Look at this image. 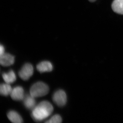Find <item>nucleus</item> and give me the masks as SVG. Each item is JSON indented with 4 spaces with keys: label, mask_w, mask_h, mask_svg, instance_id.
<instances>
[{
    "label": "nucleus",
    "mask_w": 123,
    "mask_h": 123,
    "mask_svg": "<svg viewBox=\"0 0 123 123\" xmlns=\"http://www.w3.org/2000/svg\"><path fill=\"white\" fill-rule=\"evenodd\" d=\"M53 110L54 108L50 102L42 101L33 108L31 116L35 121L40 122L49 116Z\"/></svg>",
    "instance_id": "f257e3e1"
},
{
    "label": "nucleus",
    "mask_w": 123,
    "mask_h": 123,
    "mask_svg": "<svg viewBox=\"0 0 123 123\" xmlns=\"http://www.w3.org/2000/svg\"><path fill=\"white\" fill-rule=\"evenodd\" d=\"M53 100L57 106L62 107L66 104L67 97L66 94L62 90H59L55 92L53 96Z\"/></svg>",
    "instance_id": "7ed1b4c3"
},
{
    "label": "nucleus",
    "mask_w": 123,
    "mask_h": 123,
    "mask_svg": "<svg viewBox=\"0 0 123 123\" xmlns=\"http://www.w3.org/2000/svg\"><path fill=\"white\" fill-rule=\"evenodd\" d=\"M62 121V119L61 116L58 114H56L45 122L47 123H60Z\"/></svg>",
    "instance_id": "ddd939ff"
},
{
    "label": "nucleus",
    "mask_w": 123,
    "mask_h": 123,
    "mask_svg": "<svg viewBox=\"0 0 123 123\" xmlns=\"http://www.w3.org/2000/svg\"><path fill=\"white\" fill-rule=\"evenodd\" d=\"M7 116L9 120L14 123H21L23 122L22 117L16 111L11 110L7 113Z\"/></svg>",
    "instance_id": "6e6552de"
},
{
    "label": "nucleus",
    "mask_w": 123,
    "mask_h": 123,
    "mask_svg": "<svg viewBox=\"0 0 123 123\" xmlns=\"http://www.w3.org/2000/svg\"><path fill=\"white\" fill-rule=\"evenodd\" d=\"M11 96L14 100L20 101L23 100L25 98L23 88L20 86L14 87L12 90Z\"/></svg>",
    "instance_id": "39448f33"
},
{
    "label": "nucleus",
    "mask_w": 123,
    "mask_h": 123,
    "mask_svg": "<svg viewBox=\"0 0 123 123\" xmlns=\"http://www.w3.org/2000/svg\"><path fill=\"white\" fill-rule=\"evenodd\" d=\"M4 52H5V48H4V47L3 45H1L0 46V55L4 54L5 53Z\"/></svg>",
    "instance_id": "4468645a"
},
{
    "label": "nucleus",
    "mask_w": 123,
    "mask_h": 123,
    "mask_svg": "<svg viewBox=\"0 0 123 123\" xmlns=\"http://www.w3.org/2000/svg\"><path fill=\"white\" fill-rule=\"evenodd\" d=\"M12 87L9 84H2L0 86V93L2 95L7 96L11 94L12 92Z\"/></svg>",
    "instance_id": "f8f14e48"
},
{
    "label": "nucleus",
    "mask_w": 123,
    "mask_h": 123,
    "mask_svg": "<svg viewBox=\"0 0 123 123\" xmlns=\"http://www.w3.org/2000/svg\"><path fill=\"white\" fill-rule=\"evenodd\" d=\"M49 88L48 85L42 82H38L34 84L30 89V94L34 97H39L48 94Z\"/></svg>",
    "instance_id": "f03ea898"
},
{
    "label": "nucleus",
    "mask_w": 123,
    "mask_h": 123,
    "mask_svg": "<svg viewBox=\"0 0 123 123\" xmlns=\"http://www.w3.org/2000/svg\"><path fill=\"white\" fill-rule=\"evenodd\" d=\"M88 0L91 2H94L96 0Z\"/></svg>",
    "instance_id": "2eb2a0df"
},
{
    "label": "nucleus",
    "mask_w": 123,
    "mask_h": 123,
    "mask_svg": "<svg viewBox=\"0 0 123 123\" xmlns=\"http://www.w3.org/2000/svg\"><path fill=\"white\" fill-rule=\"evenodd\" d=\"M111 8L116 13L123 14V0H114Z\"/></svg>",
    "instance_id": "1a4fd4ad"
},
{
    "label": "nucleus",
    "mask_w": 123,
    "mask_h": 123,
    "mask_svg": "<svg viewBox=\"0 0 123 123\" xmlns=\"http://www.w3.org/2000/svg\"><path fill=\"white\" fill-rule=\"evenodd\" d=\"M14 57L8 53H4L0 55V63L3 66H9L14 64Z\"/></svg>",
    "instance_id": "423d86ee"
},
{
    "label": "nucleus",
    "mask_w": 123,
    "mask_h": 123,
    "mask_svg": "<svg viewBox=\"0 0 123 123\" xmlns=\"http://www.w3.org/2000/svg\"><path fill=\"white\" fill-rule=\"evenodd\" d=\"M37 71L40 73L45 72H51L53 69L52 64L48 61L41 62L37 65Z\"/></svg>",
    "instance_id": "0eeeda50"
},
{
    "label": "nucleus",
    "mask_w": 123,
    "mask_h": 123,
    "mask_svg": "<svg viewBox=\"0 0 123 123\" xmlns=\"http://www.w3.org/2000/svg\"><path fill=\"white\" fill-rule=\"evenodd\" d=\"M34 73V68L32 65L29 63L25 64L19 71V76L23 80H26L32 75Z\"/></svg>",
    "instance_id": "20e7f679"
},
{
    "label": "nucleus",
    "mask_w": 123,
    "mask_h": 123,
    "mask_svg": "<svg viewBox=\"0 0 123 123\" xmlns=\"http://www.w3.org/2000/svg\"><path fill=\"white\" fill-rule=\"evenodd\" d=\"M35 98L31 95H27L24 98V104L25 106L28 109H32L35 107L36 102Z\"/></svg>",
    "instance_id": "9d476101"
},
{
    "label": "nucleus",
    "mask_w": 123,
    "mask_h": 123,
    "mask_svg": "<svg viewBox=\"0 0 123 123\" xmlns=\"http://www.w3.org/2000/svg\"><path fill=\"white\" fill-rule=\"evenodd\" d=\"M4 80L7 83H12L16 80V76L14 71L11 70L8 73H3L2 75Z\"/></svg>",
    "instance_id": "9b49d317"
}]
</instances>
